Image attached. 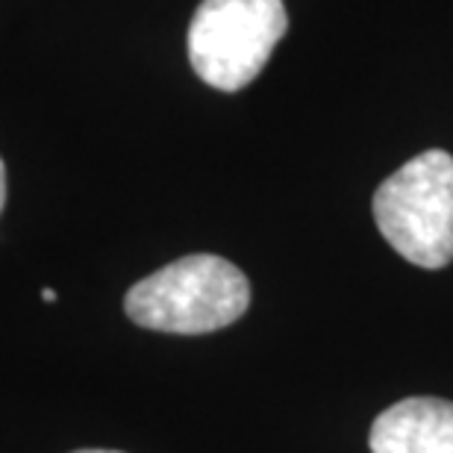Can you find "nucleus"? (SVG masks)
<instances>
[{
  "label": "nucleus",
  "instance_id": "nucleus-7",
  "mask_svg": "<svg viewBox=\"0 0 453 453\" xmlns=\"http://www.w3.org/2000/svg\"><path fill=\"white\" fill-rule=\"evenodd\" d=\"M74 453H118V450H74Z\"/></svg>",
  "mask_w": 453,
  "mask_h": 453
},
{
  "label": "nucleus",
  "instance_id": "nucleus-6",
  "mask_svg": "<svg viewBox=\"0 0 453 453\" xmlns=\"http://www.w3.org/2000/svg\"><path fill=\"white\" fill-rule=\"evenodd\" d=\"M42 301L53 303V301H57V292H53V288H42Z\"/></svg>",
  "mask_w": 453,
  "mask_h": 453
},
{
  "label": "nucleus",
  "instance_id": "nucleus-3",
  "mask_svg": "<svg viewBox=\"0 0 453 453\" xmlns=\"http://www.w3.org/2000/svg\"><path fill=\"white\" fill-rule=\"evenodd\" d=\"M288 30L283 0H203L188 24V62L206 86L242 92Z\"/></svg>",
  "mask_w": 453,
  "mask_h": 453
},
{
  "label": "nucleus",
  "instance_id": "nucleus-5",
  "mask_svg": "<svg viewBox=\"0 0 453 453\" xmlns=\"http://www.w3.org/2000/svg\"><path fill=\"white\" fill-rule=\"evenodd\" d=\"M4 203H6V165L0 159V212H4Z\"/></svg>",
  "mask_w": 453,
  "mask_h": 453
},
{
  "label": "nucleus",
  "instance_id": "nucleus-1",
  "mask_svg": "<svg viewBox=\"0 0 453 453\" xmlns=\"http://www.w3.org/2000/svg\"><path fill=\"white\" fill-rule=\"evenodd\" d=\"M250 306V283L233 262L192 253L139 280L124 297L133 324L157 333L201 336L239 321Z\"/></svg>",
  "mask_w": 453,
  "mask_h": 453
},
{
  "label": "nucleus",
  "instance_id": "nucleus-2",
  "mask_svg": "<svg viewBox=\"0 0 453 453\" xmlns=\"http://www.w3.org/2000/svg\"><path fill=\"white\" fill-rule=\"evenodd\" d=\"M374 221L383 239L418 268H445L453 259V157L424 150L401 165L374 195Z\"/></svg>",
  "mask_w": 453,
  "mask_h": 453
},
{
  "label": "nucleus",
  "instance_id": "nucleus-4",
  "mask_svg": "<svg viewBox=\"0 0 453 453\" xmlns=\"http://www.w3.org/2000/svg\"><path fill=\"white\" fill-rule=\"evenodd\" d=\"M371 453H453V403L406 397L377 415L368 433Z\"/></svg>",
  "mask_w": 453,
  "mask_h": 453
}]
</instances>
